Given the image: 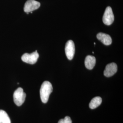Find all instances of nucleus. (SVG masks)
<instances>
[{"label":"nucleus","mask_w":123,"mask_h":123,"mask_svg":"<svg viewBox=\"0 0 123 123\" xmlns=\"http://www.w3.org/2000/svg\"><path fill=\"white\" fill-rule=\"evenodd\" d=\"M0 123H11L7 114L3 110H0Z\"/></svg>","instance_id":"obj_11"},{"label":"nucleus","mask_w":123,"mask_h":123,"mask_svg":"<svg viewBox=\"0 0 123 123\" xmlns=\"http://www.w3.org/2000/svg\"><path fill=\"white\" fill-rule=\"evenodd\" d=\"M39 57V54L36 50L35 52L29 54L24 53L22 56V60L23 62L30 64H34L37 61Z\"/></svg>","instance_id":"obj_3"},{"label":"nucleus","mask_w":123,"mask_h":123,"mask_svg":"<svg viewBox=\"0 0 123 123\" xmlns=\"http://www.w3.org/2000/svg\"><path fill=\"white\" fill-rule=\"evenodd\" d=\"M26 97V93L24 92L23 89L22 88H18L14 92L13 99L15 104L20 106L24 103Z\"/></svg>","instance_id":"obj_2"},{"label":"nucleus","mask_w":123,"mask_h":123,"mask_svg":"<svg viewBox=\"0 0 123 123\" xmlns=\"http://www.w3.org/2000/svg\"><path fill=\"white\" fill-rule=\"evenodd\" d=\"M66 56L69 60H72L75 53V45L72 40H69L66 43L65 48Z\"/></svg>","instance_id":"obj_6"},{"label":"nucleus","mask_w":123,"mask_h":123,"mask_svg":"<svg viewBox=\"0 0 123 123\" xmlns=\"http://www.w3.org/2000/svg\"><path fill=\"white\" fill-rule=\"evenodd\" d=\"M97 37L98 39L100 40L103 44L105 45H110L112 43V38L108 34L100 32L97 34Z\"/></svg>","instance_id":"obj_8"},{"label":"nucleus","mask_w":123,"mask_h":123,"mask_svg":"<svg viewBox=\"0 0 123 123\" xmlns=\"http://www.w3.org/2000/svg\"><path fill=\"white\" fill-rule=\"evenodd\" d=\"M117 65L114 63H111L106 66L105 69L104 71V75L107 77H110L112 76L117 71Z\"/></svg>","instance_id":"obj_7"},{"label":"nucleus","mask_w":123,"mask_h":123,"mask_svg":"<svg viewBox=\"0 0 123 123\" xmlns=\"http://www.w3.org/2000/svg\"><path fill=\"white\" fill-rule=\"evenodd\" d=\"M72 121L70 118L68 116H66L63 119H61L59 120L58 123H72Z\"/></svg>","instance_id":"obj_12"},{"label":"nucleus","mask_w":123,"mask_h":123,"mask_svg":"<svg viewBox=\"0 0 123 123\" xmlns=\"http://www.w3.org/2000/svg\"><path fill=\"white\" fill-rule=\"evenodd\" d=\"M40 2L35 0H28L24 5V11L28 14L29 12L38 9L40 6Z\"/></svg>","instance_id":"obj_5"},{"label":"nucleus","mask_w":123,"mask_h":123,"mask_svg":"<svg viewBox=\"0 0 123 123\" xmlns=\"http://www.w3.org/2000/svg\"><path fill=\"white\" fill-rule=\"evenodd\" d=\"M114 15L110 6H108L105 9L103 17V22L106 25H110L114 21Z\"/></svg>","instance_id":"obj_4"},{"label":"nucleus","mask_w":123,"mask_h":123,"mask_svg":"<svg viewBox=\"0 0 123 123\" xmlns=\"http://www.w3.org/2000/svg\"><path fill=\"white\" fill-rule=\"evenodd\" d=\"M85 65L87 68L89 70L93 69L96 64V58L94 56L88 55L85 59Z\"/></svg>","instance_id":"obj_9"},{"label":"nucleus","mask_w":123,"mask_h":123,"mask_svg":"<svg viewBox=\"0 0 123 123\" xmlns=\"http://www.w3.org/2000/svg\"><path fill=\"white\" fill-rule=\"evenodd\" d=\"M102 98L101 97H96L93 98L89 103V107L91 109H96L102 103Z\"/></svg>","instance_id":"obj_10"},{"label":"nucleus","mask_w":123,"mask_h":123,"mask_svg":"<svg viewBox=\"0 0 123 123\" xmlns=\"http://www.w3.org/2000/svg\"><path fill=\"white\" fill-rule=\"evenodd\" d=\"M53 88L52 84L49 81H45L41 85L40 93L41 100L43 103H47L51 92H53Z\"/></svg>","instance_id":"obj_1"}]
</instances>
